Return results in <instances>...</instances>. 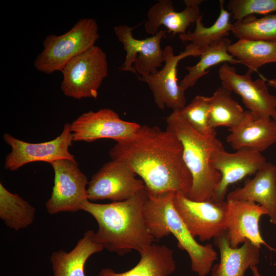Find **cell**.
Returning <instances> with one entry per match:
<instances>
[{"label": "cell", "instance_id": "cell-20", "mask_svg": "<svg viewBox=\"0 0 276 276\" xmlns=\"http://www.w3.org/2000/svg\"><path fill=\"white\" fill-rule=\"evenodd\" d=\"M219 250V263L213 266L211 276H244L248 268L260 262V248L249 241L241 247L231 246L227 232L214 238Z\"/></svg>", "mask_w": 276, "mask_h": 276}, {"label": "cell", "instance_id": "cell-18", "mask_svg": "<svg viewBox=\"0 0 276 276\" xmlns=\"http://www.w3.org/2000/svg\"><path fill=\"white\" fill-rule=\"evenodd\" d=\"M226 200L255 202L266 211L270 222L276 224L275 165L267 162L242 187L230 192Z\"/></svg>", "mask_w": 276, "mask_h": 276}, {"label": "cell", "instance_id": "cell-26", "mask_svg": "<svg viewBox=\"0 0 276 276\" xmlns=\"http://www.w3.org/2000/svg\"><path fill=\"white\" fill-rule=\"evenodd\" d=\"M36 212L27 201L0 183V218L8 227L17 231L28 227L33 223Z\"/></svg>", "mask_w": 276, "mask_h": 276}, {"label": "cell", "instance_id": "cell-31", "mask_svg": "<svg viewBox=\"0 0 276 276\" xmlns=\"http://www.w3.org/2000/svg\"><path fill=\"white\" fill-rule=\"evenodd\" d=\"M265 80L267 82L268 86H271L276 90V78L270 79H265Z\"/></svg>", "mask_w": 276, "mask_h": 276}, {"label": "cell", "instance_id": "cell-19", "mask_svg": "<svg viewBox=\"0 0 276 276\" xmlns=\"http://www.w3.org/2000/svg\"><path fill=\"white\" fill-rule=\"evenodd\" d=\"M228 130L226 142L236 150L261 153L276 143V121L256 119L248 110L240 123Z\"/></svg>", "mask_w": 276, "mask_h": 276}, {"label": "cell", "instance_id": "cell-11", "mask_svg": "<svg viewBox=\"0 0 276 276\" xmlns=\"http://www.w3.org/2000/svg\"><path fill=\"white\" fill-rule=\"evenodd\" d=\"M251 74H239L235 67L223 63L218 70L221 86L240 96L256 119L276 121V97L271 94L264 78L252 80Z\"/></svg>", "mask_w": 276, "mask_h": 276}, {"label": "cell", "instance_id": "cell-17", "mask_svg": "<svg viewBox=\"0 0 276 276\" xmlns=\"http://www.w3.org/2000/svg\"><path fill=\"white\" fill-rule=\"evenodd\" d=\"M202 0H184L185 8L180 12L174 9L171 0H159L152 6L144 24L145 32L154 35L159 28L165 26L173 35L186 33L191 24L195 22L200 14L199 6Z\"/></svg>", "mask_w": 276, "mask_h": 276}, {"label": "cell", "instance_id": "cell-9", "mask_svg": "<svg viewBox=\"0 0 276 276\" xmlns=\"http://www.w3.org/2000/svg\"><path fill=\"white\" fill-rule=\"evenodd\" d=\"M49 164L53 168L54 178L50 197L45 204L48 213L53 215L81 210L83 204L89 200V181L77 161L60 159Z\"/></svg>", "mask_w": 276, "mask_h": 276}, {"label": "cell", "instance_id": "cell-30", "mask_svg": "<svg viewBox=\"0 0 276 276\" xmlns=\"http://www.w3.org/2000/svg\"><path fill=\"white\" fill-rule=\"evenodd\" d=\"M226 7L237 21L251 15H266L275 12L276 0H230Z\"/></svg>", "mask_w": 276, "mask_h": 276}, {"label": "cell", "instance_id": "cell-33", "mask_svg": "<svg viewBox=\"0 0 276 276\" xmlns=\"http://www.w3.org/2000/svg\"><path fill=\"white\" fill-rule=\"evenodd\" d=\"M275 172H276V165H275Z\"/></svg>", "mask_w": 276, "mask_h": 276}, {"label": "cell", "instance_id": "cell-29", "mask_svg": "<svg viewBox=\"0 0 276 276\" xmlns=\"http://www.w3.org/2000/svg\"><path fill=\"white\" fill-rule=\"evenodd\" d=\"M178 111L199 133L204 135L217 134L216 129L211 128L209 125V97L196 96Z\"/></svg>", "mask_w": 276, "mask_h": 276}, {"label": "cell", "instance_id": "cell-1", "mask_svg": "<svg viewBox=\"0 0 276 276\" xmlns=\"http://www.w3.org/2000/svg\"><path fill=\"white\" fill-rule=\"evenodd\" d=\"M109 154L111 160L124 163L141 177L148 194L174 192L188 196L192 175L180 141L169 130L140 125L131 136L117 141Z\"/></svg>", "mask_w": 276, "mask_h": 276}, {"label": "cell", "instance_id": "cell-2", "mask_svg": "<svg viewBox=\"0 0 276 276\" xmlns=\"http://www.w3.org/2000/svg\"><path fill=\"white\" fill-rule=\"evenodd\" d=\"M147 197L145 188L122 201L100 204L86 201L81 210L90 214L98 224L96 241L121 256L133 250L140 253L153 244L156 240L148 229L143 213Z\"/></svg>", "mask_w": 276, "mask_h": 276}, {"label": "cell", "instance_id": "cell-24", "mask_svg": "<svg viewBox=\"0 0 276 276\" xmlns=\"http://www.w3.org/2000/svg\"><path fill=\"white\" fill-rule=\"evenodd\" d=\"M228 53L251 74L265 64L276 63V42L238 39L229 45Z\"/></svg>", "mask_w": 276, "mask_h": 276}, {"label": "cell", "instance_id": "cell-27", "mask_svg": "<svg viewBox=\"0 0 276 276\" xmlns=\"http://www.w3.org/2000/svg\"><path fill=\"white\" fill-rule=\"evenodd\" d=\"M219 5V15L212 26H204L202 21V15H200L195 21L194 31L179 35V38L202 50L228 36L233 28V23L230 21L231 13L224 8V1L220 0Z\"/></svg>", "mask_w": 276, "mask_h": 276}, {"label": "cell", "instance_id": "cell-23", "mask_svg": "<svg viewBox=\"0 0 276 276\" xmlns=\"http://www.w3.org/2000/svg\"><path fill=\"white\" fill-rule=\"evenodd\" d=\"M231 44V40L225 37L202 49L199 61L194 65L185 67L188 73L180 81L181 88L185 91L194 85L200 78L209 73V68L215 65L221 63L240 64L228 53Z\"/></svg>", "mask_w": 276, "mask_h": 276}, {"label": "cell", "instance_id": "cell-10", "mask_svg": "<svg viewBox=\"0 0 276 276\" xmlns=\"http://www.w3.org/2000/svg\"><path fill=\"white\" fill-rule=\"evenodd\" d=\"M4 141L11 148L5 159L6 169L16 171L24 165L33 162H44L48 163L60 160L76 161L75 157L69 151L73 145V137L71 124L64 125L59 135L55 139L39 143H28L5 133Z\"/></svg>", "mask_w": 276, "mask_h": 276}, {"label": "cell", "instance_id": "cell-12", "mask_svg": "<svg viewBox=\"0 0 276 276\" xmlns=\"http://www.w3.org/2000/svg\"><path fill=\"white\" fill-rule=\"evenodd\" d=\"M136 175L124 163L111 160L92 176L87 186L88 199L127 200L145 188L144 181Z\"/></svg>", "mask_w": 276, "mask_h": 276}, {"label": "cell", "instance_id": "cell-8", "mask_svg": "<svg viewBox=\"0 0 276 276\" xmlns=\"http://www.w3.org/2000/svg\"><path fill=\"white\" fill-rule=\"evenodd\" d=\"M201 50L189 43L185 50L175 55L173 48L166 46L164 50V65L160 70L146 76H139V80L147 84L151 90L154 101L159 109L166 107L172 111H179L186 105L185 90L177 82L179 62L189 56H200Z\"/></svg>", "mask_w": 276, "mask_h": 276}, {"label": "cell", "instance_id": "cell-13", "mask_svg": "<svg viewBox=\"0 0 276 276\" xmlns=\"http://www.w3.org/2000/svg\"><path fill=\"white\" fill-rule=\"evenodd\" d=\"M134 28L126 25L113 28L116 36L126 52L125 61L120 69L134 74L137 73L141 76L155 73L164 62L160 42L167 31L160 30L151 37L138 39L133 36Z\"/></svg>", "mask_w": 276, "mask_h": 276}, {"label": "cell", "instance_id": "cell-14", "mask_svg": "<svg viewBox=\"0 0 276 276\" xmlns=\"http://www.w3.org/2000/svg\"><path fill=\"white\" fill-rule=\"evenodd\" d=\"M138 123L121 119L107 108L84 112L71 124L74 142H92L101 139L116 142L131 136L140 127Z\"/></svg>", "mask_w": 276, "mask_h": 276}, {"label": "cell", "instance_id": "cell-6", "mask_svg": "<svg viewBox=\"0 0 276 276\" xmlns=\"http://www.w3.org/2000/svg\"><path fill=\"white\" fill-rule=\"evenodd\" d=\"M61 89L63 94L79 100L97 99L108 65L105 52L94 45L71 60L61 71Z\"/></svg>", "mask_w": 276, "mask_h": 276}, {"label": "cell", "instance_id": "cell-15", "mask_svg": "<svg viewBox=\"0 0 276 276\" xmlns=\"http://www.w3.org/2000/svg\"><path fill=\"white\" fill-rule=\"evenodd\" d=\"M267 163L261 153L246 149L227 152L223 147L212 154L211 164L221 174V179L214 193L212 202L224 201L228 187L247 176L255 175Z\"/></svg>", "mask_w": 276, "mask_h": 276}, {"label": "cell", "instance_id": "cell-21", "mask_svg": "<svg viewBox=\"0 0 276 276\" xmlns=\"http://www.w3.org/2000/svg\"><path fill=\"white\" fill-rule=\"evenodd\" d=\"M104 248L95 239V232L86 231L70 251H54L50 257L53 276H85L84 267L89 258Z\"/></svg>", "mask_w": 276, "mask_h": 276}, {"label": "cell", "instance_id": "cell-16", "mask_svg": "<svg viewBox=\"0 0 276 276\" xmlns=\"http://www.w3.org/2000/svg\"><path fill=\"white\" fill-rule=\"evenodd\" d=\"M227 203V236L233 248L246 241L259 248L262 245L271 248L263 239L259 228L260 218L267 215L260 204L252 201L226 200Z\"/></svg>", "mask_w": 276, "mask_h": 276}, {"label": "cell", "instance_id": "cell-7", "mask_svg": "<svg viewBox=\"0 0 276 276\" xmlns=\"http://www.w3.org/2000/svg\"><path fill=\"white\" fill-rule=\"evenodd\" d=\"M173 203L193 237H198L203 242L227 232L226 201L220 202L194 201L181 193H175Z\"/></svg>", "mask_w": 276, "mask_h": 276}, {"label": "cell", "instance_id": "cell-4", "mask_svg": "<svg viewBox=\"0 0 276 276\" xmlns=\"http://www.w3.org/2000/svg\"><path fill=\"white\" fill-rule=\"evenodd\" d=\"M174 192L159 195L147 193L143 213L149 231L155 240L172 234L179 249L186 251L191 260L192 270L198 276H206L217 259V254L211 244H199L188 229L175 209Z\"/></svg>", "mask_w": 276, "mask_h": 276}, {"label": "cell", "instance_id": "cell-32", "mask_svg": "<svg viewBox=\"0 0 276 276\" xmlns=\"http://www.w3.org/2000/svg\"><path fill=\"white\" fill-rule=\"evenodd\" d=\"M250 269L251 270L252 276H262L260 273L257 266H251Z\"/></svg>", "mask_w": 276, "mask_h": 276}, {"label": "cell", "instance_id": "cell-5", "mask_svg": "<svg viewBox=\"0 0 276 276\" xmlns=\"http://www.w3.org/2000/svg\"><path fill=\"white\" fill-rule=\"evenodd\" d=\"M99 37L96 20L81 18L65 33L46 36L43 50L34 61V67L48 74L61 72L73 58L95 45Z\"/></svg>", "mask_w": 276, "mask_h": 276}, {"label": "cell", "instance_id": "cell-25", "mask_svg": "<svg viewBox=\"0 0 276 276\" xmlns=\"http://www.w3.org/2000/svg\"><path fill=\"white\" fill-rule=\"evenodd\" d=\"M232 93L221 86L209 97V122L211 128L224 126L231 129L237 126L243 119L245 111L232 98Z\"/></svg>", "mask_w": 276, "mask_h": 276}, {"label": "cell", "instance_id": "cell-3", "mask_svg": "<svg viewBox=\"0 0 276 276\" xmlns=\"http://www.w3.org/2000/svg\"><path fill=\"white\" fill-rule=\"evenodd\" d=\"M166 129L180 141L185 163L192 177V185L187 197L198 201H212L221 174L213 168L211 157L216 149L223 147L217 134L204 135L196 131L178 111L166 118Z\"/></svg>", "mask_w": 276, "mask_h": 276}, {"label": "cell", "instance_id": "cell-22", "mask_svg": "<svg viewBox=\"0 0 276 276\" xmlns=\"http://www.w3.org/2000/svg\"><path fill=\"white\" fill-rule=\"evenodd\" d=\"M140 254L139 263L129 270L118 273L104 268L99 276H169L176 269L173 250L165 245L153 243Z\"/></svg>", "mask_w": 276, "mask_h": 276}, {"label": "cell", "instance_id": "cell-28", "mask_svg": "<svg viewBox=\"0 0 276 276\" xmlns=\"http://www.w3.org/2000/svg\"><path fill=\"white\" fill-rule=\"evenodd\" d=\"M231 32L238 39L276 42V14L247 16L233 22Z\"/></svg>", "mask_w": 276, "mask_h": 276}]
</instances>
